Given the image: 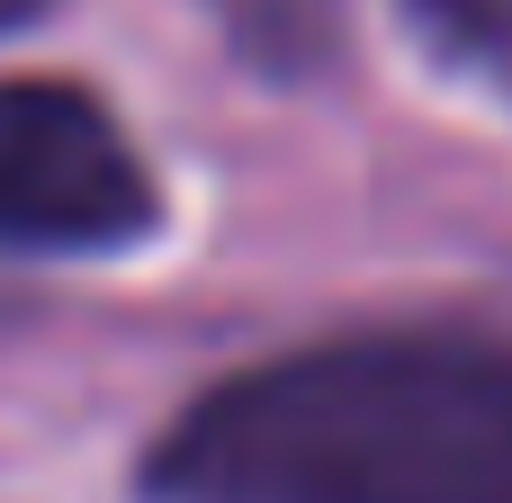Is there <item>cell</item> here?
Returning a JSON list of instances; mask_svg holds the SVG:
<instances>
[{
  "mask_svg": "<svg viewBox=\"0 0 512 503\" xmlns=\"http://www.w3.org/2000/svg\"><path fill=\"white\" fill-rule=\"evenodd\" d=\"M45 0H0V27H18V18H36Z\"/></svg>",
  "mask_w": 512,
  "mask_h": 503,
  "instance_id": "4",
  "label": "cell"
},
{
  "mask_svg": "<svg viewBox=\"0 0 512 503\" xmlns=\"http://www.w3.org/2000/svg\"><path fill=\"white\" fill-rule=\"evenodd\" d=\"M405 9L432 27V45H450V54H468V63L512 72V0H405Z\"/></svg>",
  "mask_w": 512,
  "mask_h": 503,
  "instance_id": "3",
  "label": "cell"
},
{
  "mask_svg": "<svg viewBox=\"0 0 512 503\" xmlns=\"http://www.w3.org/2000/svg\"><path fill=\"white\" fill-rule=\"evenodd\" d=\"M144 503H512V342L378 324L198 387L135 468Z\"/></svg>",
  "mask_w": 512,
  "mask_h": 503,
  "instance_id": "1",
  "label": "cell"
},
{
  "mask_svg": "<svg viewBox=\"0 0 512 503\" xmlns=\"http://www.w3.org/2000/svg\"><path fill=\"white\" fill-rule=\"evenodd\" d=\"M162 225V180L126 117L54 72L0 81V252L9 261H108Z\"/></svg>",
  "mask_w": 512,
  "mask_h": 503,
  "instance_id": "2",
  "label": "cell"
}]
</instances>
